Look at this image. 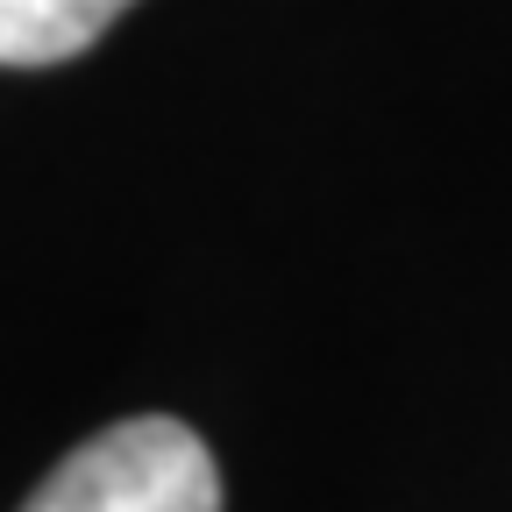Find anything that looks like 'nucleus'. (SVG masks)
Segmentation results:
<instances>
[{"mask_svg":"<svg viewBox=\"0 0 512 512\" xmlns=\"http://www.w3.org/2000/svg\"><path fill=\"white\" fill-rule=\"evenodd\" d=\"M22 512H221V470L185 420L136 413L79 441Z\"/></svg>","mask_w":512,"mask_h":512,"instance_id":"obj_1","label":"nucleus"},{"mask_svg":"<svg viewBox=\"0 0 512 512\" xmlns=\"http://www.w3.org/2000/svg\"><path fill=\"white\" fill-rule=\"evenodd\" d=\"M136 0H0V64H64L93 50Z\"/></svg>","mask_w":512,"mask_h":512,"instance_id":"obj_2","label":"nucleus"}]
</instances>
